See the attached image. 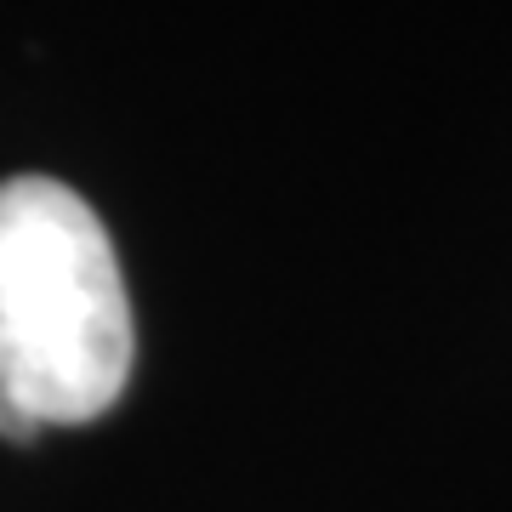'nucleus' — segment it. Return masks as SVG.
<instances>
[{"label":"nucleus","mask_w":512,"mask_h":512,"mask_svg":"<svg viewBox=\"0 0 512 512\" xmlns=\"http://www.w3.org/2000/svg\"><path fill=\"white\" fill-rule=\"evenodd\" d=\"M131 376V302L109 228L52 177L0 183V439L97 421Z\"/></svg>","instance_id":"nucleus-1"}]
</instances>
